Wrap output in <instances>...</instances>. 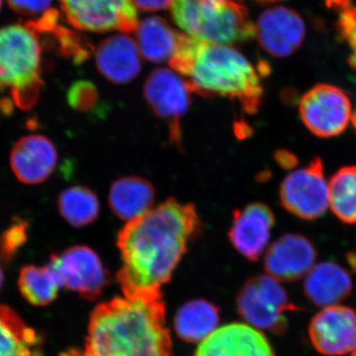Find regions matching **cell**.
<instances>
[{"instance_id": "2e32d148", "label": "cell", "mask_w": 356, "mask_h": 356, "mask_svg": "<svg viewBox=\"0 0 356 356\" xmlns=\"http://www.w3.org/2000/svg\"><path fill=\"white\" fill-rule=\"evenodd\" d=\"M58 151L46 136L39 134L24 136L11 149L10 168L22 184H43L53 175L58 163Z\"/></svg>"}, {"instance_id": "7a4b0ae2", "label": "cell", "mask_w": 356, "mask_h": 356, "mask_svg": "<svg viewBox=\"0 0 356 356\" xmlns=\"http://www.w3.org/2000/svg\"><path fill=\"white\" fill-rule=\"evenodd\" d=\"M163 293L116 297L95 307L83 356H172Z\"/></svg>"}, {"instance_id": "8fae6325", "label": "cell", "mask_w": 356, "mask_h": 356, "mask_svg": "<svg viewBox=\"0 0 356 356\" xmlns=\"http://www.w3.org/2000/svg\"><path fill=\"white\" fill-rule=\"evenodd\" d=\"M49 266L60 286L90 301L97 299L109 282V274L102 259L86 245H74L60 254L51 255Z\"/></svg>"}, {"instance_id": "836d02e7", "label": "cell", "mask_w": 356, "mask_h": 356, "mask_svg": "<svg viewBox=\"0 0 356 356\" xmlns=\"http://www.w3.org/2000/svg\"><path fill=\"white\" fill-rule=\"evenodd\" d=\"M259 2H275L278 1V0H257Z\"/></svg>"}, {"instance_id": "ba28073f", "label": "cell", "mask_w": 356, "mask_h": 356, "mask_svg": "<svg viewBox=\"0 0 356 356\" xmlns=\"http://www.w3.org/2000/svg\"><path fill=\"white\" fill-rule=\"evenodd\" d=\"M280 200L287 212L300 219L314 221L322 217L330 206L322 159L317 156L305 168L289 173L281 182Z\"/></svg>"}, {"instance_id": "d6a6232c", "label": "cell", "mask_w": 356, "mask_h": 356, "mask_svg": "<svg viewBox=\"0 0 356 356\" xmlns=\"http://www.w3.org/2000/svg\"><path fill=\"white\" fill-rule=\"evenodd\" d=\"M4 282V273L3 270H2V267L0 266V290H1L2 285H3Z\"/></svg>"}, {"instance_id": "cb8c5ba5", "label": "cell", "mask_w": 356, "mask_h": 356, "mask_svg": "<svg viewBox=\"0 0 356 356\" xmlns=\"http://www.w3.org/2000/svg\"><path fill=\"white\" fill-rule=\"evenodd\" d=\"M57 203L60 216L74 228L92 224L99 215V199L90 188L83 185H74L60 191Z\"/></svg>"}, {"instance_id": "d4e9b609", "label": "cell", "mask_w": 356, "mask_h": 356, "mask_svg": "<svg viewBox=\"0 0 356 356\" xmlns=\"http://www.w3.org/2000/svg\"><path fill=\"white\" fill-rule=\"evenodd\" d=\"M18 287L26 301L35 306H47L57 298L60 286L49 264L27 266L20 270Z\"/></svg>"}, {"instance_id": "1f68e13d", "label": "cell", "mask_w": 356, "mask_h": 356, "mask_svg": "<svg viewBox=\"0 0 356 356\" xmlns=\"http://www.w3.org/2000/svg\"><path fill=\"white\" fill-rule=\"evenodd\" d=\"M350 120L356 131V108L355 109V111H353V113H351Z\"/></svg>"}, {"instance_id": "7c38bea8", "label": "cell", "mask_w": 356, "mask_h": 356, "mask_svg": "<svg viewBox=\"0 0 356 356\" xmlns=\"http://www.w3.org/2000/svg\"><path fill=\"white\" fill-rule=\"evenodd\" d=\"M312 346L320 355L343 356L356 350V312L350 307H325L308 327Z\"/></svg>"}, {"instance_id": "4316f807", "label": "cell", "mask_w": 356, "mask_h": 356, "mask_svg": "<svg viewBox=\"0 0 356 356\" xmlns=\"http://www.w3.org/2000/svg\"><path fill=\"white\" fill-rule=\"evenodd\" d=\"M29 225L24 220L16 218L8 228L0 234V262L10 264L28 240Z\"/></svg>"}, {"instance_id": "f1b7e54d", "label": "cell", "mask_w": 356, "mask_h": 356, "mask_svg": "<svg viewBox=\"0 0 356 356\" xmlns=\"http://www.w3.org/2000/svg\"><path fill=\"white\" fill-rule=\"evenodd\" d=\"M9 6L16 13L26 17L38 20L53 10V0H7Z\"/></svg>"}, {"instance_id": "9c48e42d", "label": "cell", "mask_w": 356, "mask_h": 356, "mask_svg": "<svg viewBox=\"0 0 356 356\" xmlns=\"http://www.w3.org/2000/svg\"><path fill=\"white\" fill-rule=\"evenodd\" d=\"M65 19L86 32H134L139 25L133 0H60Z\"/></svg>"}, {"instance_id": "5b68a950", "label": "cell", "mask_w": 356, "mask_h": 356, "mask_svg": "<svg viewBox=\"0 0 356 356\" xmlns=\"http://www.w3.org/2000/svg\"><path fill=\"white\" fill-rule=\"evenodd\" d=\"M173 20L185 34L231 44L255 37V26L240 0H173Z\"/></svg>"}, {"instance_id": "4dcf8cb0", "label": "cell", "mask_w": 356, "mask_h": 356, "mask_svg": "<svg viewBox=\"0 0 356 356\" xmlns=\"http://www.w3.org/2000/svg\"><path fill=\"white\" fill-rule=\"evenodd\" d=\"M274 158H275L276 163L284 170H293L298 165L297 156L294 154L290 153L289 151H285V149H280V151L276 152Z\"/></svg>"}, {"instance_id": "4fadbf2b", "label": "cell", "mask_w": 356, "mask_h": 356, "mask_svg": "<svg viewBox=\"0 0 356 356\" xmlns=\"http://www.w3.org/2000/svg\"><path fill=\"white\" fill-rule=\"evenodd\" d=\"M255 26V37L264 51L275 58H287L306 39L305 21L294 9L276 6L264 11Z\"/></svg>"}, {"instance_id": "52a82bcc", "label": "cell", "mask_w": 356, "mask_h": 356, "mask_svg": "<svg viewBox=\"0 0 356 356\" xmlns=\"http://www.w3.org/2000/svg\"><path fill=\"white\" fill-rule=\"evenodd\" d=\"M188 84L175 70H154L144 86V97L153 113L165 121L168 139L173 147L182 149L181 119L191 104Z\"/></svg>"}, {"instance_id": "ac0fdd59", "label": "cell", "mask_w": 356, "mask_h": 356, "mask_svg": "<svg viewBox=\"0 0 356 356\" xmlns=\"http://www.w3.org/2000/svg\"><path fill=\"white\" fill-rule=\"evenodd\" d=\"M140 55L137 42L126 35H115L97 47L96 67L109 81L127 83L140 74Z\"/></svg>"}, {"instance_id": "30bf717a", "label": "cell", "mask_w": 356, "mask_h": 356, "mask_svg": "<svg viewBox=\"0 0 356 356\" xmlns=\"http://www.w3.org/2000/svg\"><path fill=\"white\" fill-rule=\"evenodd\" d=\"M299 113L306 128L320 138H332L344 132L351 117L348 93L332 84L320 83L302 96Z\"/></svg>"}, {"instance_id": "44dd1931", "label": "cell", "mask_w": 356, "mask_h": 356, "mask_svg": "<svg viewBox=\"0 0 356 356\" xmlns=\"http://www.w3.org/2000/svg\"><path fill=\"white\" fill-rule=\"evenodd\" d=\"M220 322L219 309L205 300H193L184 304L175 317L177 337L186 343H201L213 332Z\"/></svg>"}, {"instance_id": "9a60e30c", "label": "cell", "mask_w": 356, "mask_h": 356, "mask_svg": "<svg viewBox=\"0 0 356 356\" xmlns=\"http://www.w3.org/2000/svg\"><path fill=\"white\" fill-rule=\"evenodd\" d=\"M274 224L275 216L266 204H248L234 211L229 242L248 261H257L266 250Z\"/></svg>"}, {"instance_id": "5bb4252c", "label": "cell", "mask_w": 356, "mask_h": 356, "mask_svg": "<svg viewBox=\"0 0 356 356\" xmlns=\"http://www.w3.org/2000/svg\"><path fill=\"white\" fill-rule=\"evenodd\" d=\"M317 250L307 236L285 234L271 243L264 257V268L280 282H293L306 277L316 266Z\"/></svg>"}, {"instance_id": "8992f818", "label": "cell", "mask_w": 356, "mask_h": 356, "mask_svg": "<svg viewBox=\"0 0 356 356\" xmlns=\"http://www.w3.org/2000/svg\"><path fill=\"white\" fill-rule=\"evenodd\" d=\"M236 306L248 325L276 336L286 334V314L302 310L292 303L280 281L268 274L250 278L238 292Z\"/></svg>"}, {"instance_id": "e575fe53", "label": "cell", "mask_w": 356, "mask_h": 356, "mask_svg": "<svg viewBox=\"0 0 356 356\" xmlns=\"http://www.w3.org/2000/svg\"><path fill=\"white\" fill-rule=\"evenodd\" d=\"M350 356H356V350L353 353H350Z\"/></svg>"}, {"instance_id": "6da1fadb", "label": "cell", "mask_w": 356, "mask_h": 356, "mask_svg": "<svg viewBox=\"0 0 356 356\" xmlns=\"http://www.w3.org/2000/svg\"><path fill=\"white\" fill-rule=\"evenodd\" d=\"M202 229L193 204L170 198L119 231L122 266L117 281L124 296L159 294L172 277L187 245Z\"/></svg>"}, {"instance_id": "277c9868", "label": "cell", "mask_w": 356, "mask_h": 356, "mask_svg": "<svg viewBox=\"0 0 356 356\" xmlns=\"http://www.w3.org/2000/svg\"><path fill=\"white\" fill-rule=\"evenodd\" d=\"M42 86L40 33L28 23L0 28V91L26 110L38 102Z\"/></svg>"}, {"instance_id": "f546056e", "label": "cell", "mask_w": 356, "mask_h": 356, "mask_svg": "<svg viewBox=\"0 0 356 356\" xmlns=\"http://www.w3.org/2000/svg\"><path fill=\"white\" fill-rule=\"evenodd\" d=\"M137 8L145 11H159L172 6L173 0H133Z\"/></svg>"}, {"instance_id": "83f0119b", "label": "cell", "mask_w": 356, "mask_h": 356, "mask_svg": "<svg viewBox=\"0 0 356 356\" xmlns=\"http://www.w3.org/2000/svg\"><path fill=\"white\" fill-rule=\"evenodd\" d=\"M67 102L77 111H93L99 103V93L95 84L89 81H76L67 92Z\"/></svg>"}, {"instance_id": "3957f363", "label": "cell", "mask_w": 356, "mask_h": 356, "mask_svg": "<svg viewBox=\"0 0 356 356\" xmlns=\"http://www.w3.org/2000/svg\"><path fill=\"white\" fill-rule=\"evenodd\" d=\"M170 64L192 92L236 100L250 115L261 108V76L267 72L255 69L243 54L228 44L209 43L180 33Z\"/></svg>"}, {"instance_id": "e0dca14e", "label": "cell", "mask_w": 356, "mask_h": 356, "mask_svg": "<svg viewBox=\"0 0 356 356\" xmlns=\"http://www.w3.org/2000/svg\"><path fill=\"white\" fill-rule=\"evenodd\" d=\"M195 356H275L264 332L233 323L218 327L199 344Z\"/></svg>"}, {"instance_id": "7402d4cb", "label": "cell", "mask_w": 356, "mask_h": 356, "mask_svg": "<svg viewBox=\"0 0 356 356\" xmlns=\"http://www.w3.org/2000/svg\"><path fill=\"white\" fill-rule=\"evenodd\" d=\"M137 42L140 55L153 63L170 60L177 50L180 33H177L163 18L147 17L139 22Z\"/></svg>"}, {"instance_id": "d6986e66", "label": "cell", "mask_w": 356, "mask_h": 356, "mask_svg": "<svg viewBox=\"0 0 356 356\" xmlns=\"http://www.w3.org/2000/svg\"><path fill=\"white\" fill-rule=\"evenodd\" d=\"M350 274L337 262L316 264L307 274L304 293L311 303L321 308L341 305L353 291Z\"/></svg>"}, {"instance_id": "ffe728a7", "label": "cell", "mask_w": 356, "mask_h": 356, "mask_svg": "<svg viewBox=\"0 0 356 356\" xmlns=\"http://www.w3.org/2000/svg\"><path fill=\"white\" fill-rule=\"evenodd\" d=\"M156 197L154 187L149 180L139 177L119 178L110 187V209L126 222L132 221L152 209Z\"/></svg>"}, {"instance_id": "603a6c76", "label": "cell", "mask_w": 356, "mask_h": 356, "mask_svg": "<svg viewBox=\"0 0 356 356\" xmlns=\"http://www.w3.org/2000/svg\"><path fill=\"white\" fill-rule=\"evenodd\" d=\"M40 339L9 307L0 305V356H39Z\"/></svg>"}, {"instance_id": "484cf974", "label": "cell", "mask_w": 356, "mask_h": 356, "mask_svg": "<svg viewBox=\"0 0 356 356\" xmlns=\"http://www.w3.org/2000/svg\"><path fill=\"white\" fill-rule=\"evenodd\" d=\"M330 207L339 221L356 224V165L344 166L329 184Z\"/></svg>"}, {"instance_id": "d590c367", "label": "cell", "mask_w": 356, "mask_h": 356, "mask_svg": "<svg viewBox=\"0 0 356 356\" xmlns=\"http://www.w3.org/2000/svg\"><path fill=\"white\" fill-rule=\"evenodd\" d=\"M2 1H3V0H0V9H1V6H2Z\"/></svg>"}]
</instances>
